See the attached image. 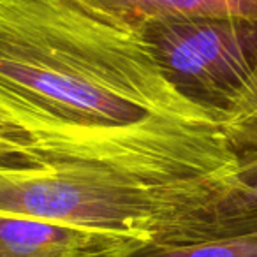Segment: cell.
Listing matches in <instances>:
<instances>
[{
  "instance_id": "7",
  "label": "cell",
  "mask_w": 257,
  "mask_h": 257,
  "mask_svg": "<svg viewBox=\"0 0 257 257\" xmlns=\"http://www.w3.org/2000/svg\"><path fill=\"white\" fill-rule=\"evenodd\" d=\"M224 128L238 154L257 150V60L224 107Z\"/></svg>"
},
{
  "instance_id": "3",
  "label": "cell",
  "mask_w": 257,
  "mask_h": 257,
  "mask_svg": "<svg viewBox=\"0 0 257 257\" xmlns=\"http://www.w3.org/2000/svg\"><path fill=\"white\" fill-rule=\"evenodd\" d=\"M141 30L166 78L189 99L222 111L257 60L252 20H173Z\"/></svg>"
},
{
  "instance_id": "4",
  "label": "cell",
  "mask_w": 257,
  "mask_h": 257,
  "mask_svg": "<svg viewBox=\"0 0 257 257\" xmlns=\"http://www.w3.org/2000/svg\"><path fill=\"white\" fill-rule=\"evenodd\" d=\"M140 243L107 229L0 215V257H118Z\"/></svg>"
},
{
  "instance_id": "5",
  "label": "cell",
  "mask_w": 257,
  "mask_h": 257,
  "mask_svg": "<svg viewBox=\"0 0 257 257\" xmlns=\"http://www.w3.org/2000/svg\"><path fill=\"white\" fill-rule=\"evenodd\" d=\"M141 27L173 20L239 18L257 22V0H97Z\"/></svg>"
},
{
  "instance_id": "2",
  "label": "cell",
  "mask_w": 257,
  "mask_h": 257,
  "mask_svg": "<svg viewBox=\"0 0 257 257\" xmlns=\"http://www.w3.org/2000/svg\"><path fill=\"white\" fill-rule=\"evenodd\" d=\"M0 215L134 236L197 239L257 231L217 201L67 162L0 166Z\"/></svg>"
},
{
  "instance_id": "8",
  "label": "cell",
  "mask_w": 257,
  "mask_h": 257,
  "mask_svg": "<svg viewBox=\"0 0 257 257\" xmlns=\"http://www.w3.org/2000/svg\"><path fill=\"white\" fill-rule=\"evenodd\" d=\"M239 210L257 217V150L239 154Z\"/></svg>"
},
{
  "instance_id": "6",
  "label": "cell",
  "mask_w": 257,
  "mask_h": 257,
  "mask_svg": "<svg viewBox=\"0 0 257 257\" xmlns=\"http://www.w3.org/2000/svg\"><path fill=\"white\" fill-rule=\"evenodd\" d=\"M118 257H257V231L199 239L154 238Z\"/></svg>"
},
{
  "instance_id": "9",
  "label": "cell",
  "mask_w": 257,
  "mask_h": 257,
  "mask_svg": "<svg viewBox=\"0 0 257 257\" xmlns=\"http://www.w3.org/2000/svg\"><path fill=\"white\" fill-rule=\"evenodd\" d=\"M36 162L41 161L32 154L27 140L0 125V166H25Z\"/></svg>"
},
{
  "instance_id": "1",
  "label": "cell",
  "mask_w": 257,
  "mask_h": 257,
  "mask_svg": "<svg viewBox=\"0 0 257 257\" xmlns=\"http://www.w3.org/2000/svg\"><path fill=\"white\" fill-rule=\"evenodd\" d=\"M0 125L41 162L107 169L236 211L224 111L183 95L141 27L97 0H0Z\"/></svg>"
}]
</instances>
